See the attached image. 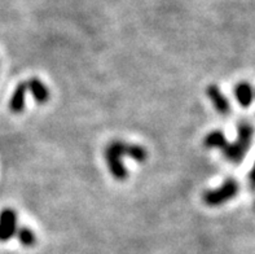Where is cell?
<instances>
[{
	"label": "cell",
	"mask_w": 255,
	"mask_h": 254,
	"mask_svg": "<svg viewBox=\"0 0 255 254\" xmlns=\"http://www.w3.org/2000/svg\"><path fill=\"white\" fill-rule=\"evenodd\" d=\"M254 136V127L252 123L243 121L237 126V139L236 142L227 143L226 147L222 149L224 158L231 164H241L249 151Z\"/></svg>",
	"instance_id": "cell-1"
},
{
	"label": "cell",
	"mask_w": 255,
	"mask_h": 254,
	"mask_svg": "<svg viewBox=\"0 0 255 254\" xmlns=\"http://www.w3.org/2000/svg\"><path fill=\"white\" fill-rule=\"evenodd\" d=\"M125 143L126 142H123V140H113L108 144L105 152H104V157H105L110 174L120 182H125L128 178V171L121 160L123 157Z\"/></svg>",
	"instance_id": "cell-2"
},
{
	"label": "cell",
	"mask_w": 255,
	"mask_h": 254,
	"mask_svg": "<svg viewBox=\"0 0 255 254\" xmlns=\"http://www.w3.org/2000/svg\"><path fill=\"white\" fill-rule=\"evenodd\" d=\"M239 191L240 186L237 180H235L233 178H228L218 188L205 191L204 195H202V200L207 206H220L228 203L233 197H236Z\"/></svg>",
	"instance_id": "cell-3"
},
{
	"label": "cell",
	"mask_w": 255,
	"mask_h": 254,
	"mask_svg": "<svg viewBox=\"0 0 255 254\" xmlns=\"http://www.w3.org/2000/svg\"><path fill=\"white\" fill-rule=\"evenodd\" d=\"M17 232V214L12 208H4L0 212V243L9 242Z\"/></svg>",
	"instance_id": "cell-4"
},
{
	"label": "cell",
	"mask_w": 255,
	"mask_h": 254,
	"mask_svg": "<svg viewBox=\"0 0 255 254\" xmlns=\"http://www.w3.org/2000/svg\"><path fill=\"white\" fill-rule=\"evenodd\" d=\"M206 95H207V97L210 99L211 104H213L214 108H215V110H217L218 113L223 114V116L230 114L231 103L228 101V99L226 97V95L222 92V90H220L217 84H210V86H207Z\"/></svg>",
	"instance_id": "cell-5"
},
{
	"label": "cell",
	"mask_w": 255,
	"mask_h": 254,
	"mask_svg": "<svg viewBox=\"0 0 255 254\" xmlns=\"http://www.w3.org/2000/svg\"><path fill=\"white\" fill-rule=\"evenodd\" d=\"M26 84H27V91H30V93H31L36 103H48L51 93H49L48 87L45 86L40 79H38V78H31L29 82H26Z\"/></svg>",
	"instance_id": "cell-6"
},
{
	"label": "cell",
	"mask_w": 255,
	"mask_h": 254,
	"mask_svg": "<svg viewBox=\"0 0 255 254\" xmlns=\"http://www.w3.org/2000/svg\"><path fill=\"white\" fill-rule=\"evenodd\" d=\"M26 93H27V84L26 82H22L16 87V90L13 91L12 97L9 100L10 112L16 113V114L23 112L26 104Z\"/></svg>",
	"instance_id": "cell-7"
},
{
	"label": "cell",
	"mask_w": 255,
	"mask_h": 254,
	"mask_svg": "<svg viewBox=\"0 0 255 254\" xmlns=\"http://www.w3.org/2000/svg\"><path fill=\"white\" fill-rule=\"evenodd\" d=\"M235 97H236L237 103L244 108H248L254 101V90L253 86L248 82H240L235 87Z\"/></svg>",
	"instance_id": "cell-8"
},
{
	"label": "cell",
	"mask_w": 255,
	"mask_h": 254,
	"mask_svg": "<svg viewBox=\"0 0 255 254\" xmlns=\"http://www.w3.org/2000/svg\"><path fill=\"white\" fill-rule=\"evenodd\" d=\"M123 156H127L133 161L144 164L148 160L149 153L142 145L139 144H131V143H125V148H123Z\"/></svg>",
	"instance_id": "cell-9"
},
{
	"label": "cell",
	"mask_w": 255,
	"mask_h": 254,
	"mask_svg": "<svg viewBox=\"0 0 255 254\" xmlns=\"http://www.w3.org/2000/svg\"><path fill=\"white\" fill-rule=\"evenodd\" d=\"M227 138L224 135L223 131H220V130H214V131L209 132L204 139V145L206 148L209 149H222L226 147L227 144Z\"/></svg>",
	"instance_id": "cell-10"
},
{
	"label": "cell",
	"mask_w": 255,
	"mask_h": 254,
	"mask_svg": "<svg viewBox=\"0 0 255 254\" xmlns=\"http://www.w3.org/2000/svg\"><path fill=\"white\" fill-rule=\"evenodd\" d=\"M16 236L18 239L19 244L26 248H30L32 245H35L36 243V235L35 232L30 230L29 227H21V229H17Z\"/></svg>",
	"instance_id": "cell-11"
},
{
	"label": "cell",
	"mask_w": 255,
	"mask_h": 254,
	"mask_svg": "<svg viewBox=\"0 0 255 254\" xmlns=\"http://www.w3.org/2000/svg\"><path fill=\"white\" fill-rule=\"evenodd\" d=\"M249 184L252 186V188H254L255 190V162H254V166H253V169L249 173Z\"/></svg>",
	"instance_id": "cell-12"
},
{
	"label": "cell",
	"mask_w": 255,
	"mask_h": 254,
	"mask_svg": "<svg viewBox=\"0 0 255 254\" xmlns=\"http://www.w3.org/2000/svg\"><path fill=\"white\" fill-rule=\"evenodd\" d=\"M254 99H255V91H254Z\"/></svg>",
	"instance_id": "cell-13"
},
{
	"label": "cell",
	"mask_w": 255,
	"mask_h": 254,
	"mask_svg": "<svg viewBox=\"0 0 255 254\" xmlns=\"http://www.w3.org/2000/svg\"><path fill=\"white\" fill-rule=\"evenodd\" d=\"M254 208H255V205H254Z\"/></svg>",
	"instance_id": "cell-14"
}]
</instances>
